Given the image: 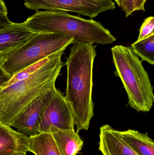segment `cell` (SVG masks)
I'll use <instances>...</instances> for the list:
<instances>
[{
    "label": "cell",
    "mask_w": 154,
    "mask_h": 155,
    "mask_svg": "<svg viewBox=\"0 0 154 155\" xmlns=\"http://www.w3.org/2000/svg\"><path fill=\"white\" fill-rule=\"evenodd\" d=\"M61 155H76L82 149L83 142L74 130H63L51 126L49 127Z\"/></svg>",
    "instance_id": "7c38bea8"
},
{
    "label": "cell",
    "mask_w": 154,
    "mask_h": 155,
    "mask_svg": "<svg viewBox=\"0 0 154 155\" xmlns=\"http://www.w3.org/2000/svg\"><path fill=\"white\" fill-rule=\"evenodd\" d=\"M115 75L125 89L127 105L137 112H148L154 102L153 87L142 61L131 47L117 45L111 49Z\"/></svg>",
    "instance_id": "277c9868"
},
{
    "label": "cell",
    "mask_w": 154,
    "mask_h": 155,
    "mask_svg": "<svg viewBox=\"0 0 154 155\" xmlns=\"http://www.w3.org/2000/svg\"><path fill=\"white\" fill-rule=\"evenodd\" d=\"M74 125L71 109L63 93L55 87L43 112L39 132L49 133V127L51 126L61 130H74Z\"/></svg>",
    "instance_id": "52a82bcc"
},
{
    "label": "cell",
    "mask_w": 154,
    "mask_h": 155,
    "mask_svg": "<svg viewBox=\"0 0 154 155\" xmlns=\"http://www.w3.org/2000/svg\"><path fill=\"white\" fill-rule=\"evenodd\" d=\"M127 18L136 11L145 12V5L147 0H114Z\"/></svg>",
    "instance_id": "2e32d148"
},
{
    "label": "cell",
    "mask_w": 154,
    "mask_h": 155,
    "mask_svg": "<svg viewBox=\"0 0 154 155\" xmlns=\"http://www.w3.org/2000/svg\"><path fill=\"white\" fill-rule=\"evenodd\" d=\"M93 44H72L66 62L67 83L65 98L71 109L78 134L80 130H88L94 115L93 65L97 52L96 45Z\"/></svg>",
    "instance_id": "6da1fadb"
},
{
    "label": "cell",
    "mask_w": 154,
    "mask_h": 155,
    "mask_svg": "<svg viewBox=\"0 0 154 155\" xmlns=\"http://www.w3.org/2000/svg\"><path fill=\"white\" fill-rule=\"evenodd\" d=\"M73 38L59 33H35L24 45L0 58L4 70L13 77L22 70L73 44Z\"/></svg>",
    "instance_id": "5b68a950"
},
{
    "label": "cell",
    "mask_w": 154,
    "mask_h": 155,
    "mask_svg": "<svg viewBox=\"0 0 154 155\" xmlns=\"http://www.w3.org/2000/svg\"><path fill=\"white\" fill-rule=\"evenodd\" d=\"M28 148L29 137L0 124V155L27 153Z\"/></svg>",
    "instance_id": "8fae6325"
},
{
    "label": "cell",
    "mask_w": 154,
    "mask_h": 155,
    "mask_svg": "<svg viewBox=\"0 0 154 155\" xmlns=\"http://www.w3.org/2000/svg\"><path fill=\"white\" fill-rule=\"evenodd\" d=\"M49 57L46 58L44 60H42V61H40L34 64L33 65H30L29 67H27L25 69L22 70L19 72L17 73L16 74L12 77L9 80V82H7L3 87H5L10 85L11 84L13 83L18 82V81L22 80V79L29 77L30 75L35 72L37 70H39L42 65H44L49 61Z\"/></svg>",
    "instance_id": "e0dca14e"
},
{
    "label": "cell",
    "mask_w": 154,
    "mask_h": 155,
    "mask_svg": "<svg viewBox=\"0 0 154 155\" xmlns=\"http://www.w3.org/2000/svg\"><path fill=\"white\" fill-rule=\"evenodd\" d=\"M24 5L28 9L36 12L43 9L71 12L90 18L116 8L113 0H25Z\"/></svg>",
    "instance_id": "8992f818"
},
{
    "label": "cell",
    "mask_w": 154,
    "mask_h": 155,
    "mask_svg": "<svg viewBox=\"0 0 154 155\" xmlns=\"http://www.w3.org/2000/svg\"><path fill=\"white\" fill-rule=\"evenodd\" d=\"M130 47L136 54L151 65L154 64V34L137 41Z\"/></svg>",
    "instance_id": "9a60e30c"
},
{
    "label": "cell",
    "mask_w": 154,
    "mask_h": 155,
    "mask_svg": "<svg viewBox=\"0 0 154 155\" xmlns=\"http://www.w3.org/2000/svg\"><path fill=\"white\" fill-rule=\"evenodd\" d=\"M99 148L103 155H139L124 141L121 131L108 124L100 128Z\"/></svg>",
    "instance_id": "30bf717a"
},
{
    "label": "cell",
    "mask_w": 154,
    "mask_h": 155,
    "mask_svg": "<svg viewBox=\"0 0 154 155\" xmlns=\"http://www.w3.org/2000/svg\"><path fill=\"white\" fill-rule=\"evenodd\" d=\"M154 17L149 16L145 19L141 28L137 41L143 40L154 34Z\"/></svg>",
    "instance_id": "ac0fdd59"
},
{
    "label": "cell",
    "mask_w": 154,
    "mask_h": 155,
    "mask_svg": "<svg viewBox=\"0 0 154 155\" xmlns=\"http://www.w3.org/2000/svg\"><path fill=\"white\" fill-rule=\"evenodd\" d=\"M24 23L35 33H59L72 36L73 44L92 43L105 45L116 41L110 31L99 22L68 12L38 11Z\"/></svg>",
    "instance_id": "3957f363"
},
{
    "label": "cell",
    "mask_w": 154,
    "mask_h": 155,
    "mask_svg": "<svg viewBox=\"0 0 154 155\" xmlns=\"http://www.w3.org/2000/svg\"><path fill=\"white\" fill-rule=\"evenodd\" d=\"M55 87L33 101L15 119L11 127H14L17 132L28 137L39 134V126L42 115Z\"/></svg>",
    "instance_id": "ba28073f"
},
{
    "label": "cell",
    "mask_w": 154,
    "mask_h": 155,
    "mask_svg": "<svg viewBox=\"0 0 154 155\" xmlns=\"http://www.w3.org/2000/svg\"><path fill=\"white\" fill-rule=\"evenodd\" d=\"M124 141L139 155H154V142L145 134L128 129L121 132Z\"/></svg>",
    "instance_id": "4fadbf2b"
},
{
    "label": "cell",
    "mask_w": 154,
    "mask_h": 155,
    "mask_svg": "<svg viewBox=\"0 0 154 155\" xmlns=\"http://www.w3.org/2000/svg\"><path fill=\"white\" fill-rule=\"evenodd\" d=\"M35 33L24 22L12 24L0 31V58L26 43Z\"/></svg>",
    "instance_id": "9c48e42d"
},
{
    "label": "cell",
    "mask_w": 154,
    "mask_h": 155,
    "mask_svg": "<svg viewBox=\"0 0 154 155\" xmlns=\"http://www.w3.org/2000/svg\"><path fill=\"white\" fill-rule=\"evenodd\" d=\"M11 76L5 72L0 64V90L4 86L9 82L11 78Z\"/></svg>",
    "instance_id": "d6986e66"
},
{
    "label": "cell",
    "mask_w": 154,
    "mask_h": 155,
    "mask_svg": "<svg viewBox=\"0 0 154 155\" xmlns=\"http://www.w3.org/2000/svg\"><path fill=\"white\" fill-rule=\"evenodd\" d=\"M28 152L35 155H61L50 133H40L29 137Z\"/></svg>",
    "instance_id": "5bb4252c"
},
{
    "label": "cell",
    "mask_w": 154,
    "mask_h": 155,
    "mask_svg": "<svg viewBox=\"0 0 154 155\" xmlns=\"http://www.w3.org/2000/svg\"><path fill=\"white\" fill-rule=\"evenodd\" d=\"M0 13L7 15V8L3 0H0Z\"/></svg>",
    "instance_id": "44dd1931"
},
{
    "label": "cell",
    "mask_w": 154,
    "mask_h": 155,
    "mask_svg": "<svg viewBox=\"0 0 154 155\" xmlns=\"http://www.w3.org/2000/svg\"><path fill=\"white\" fill-rule=\"evenodd\" d=\"M9 155H27V153H15Z\"/></svg>",
    "instance_id": "7402d4cb"
},
{
    "label": "cell",
    "mask_w": 154,
    "mask_h": 155,
    "mask_svg": "<svg viewBox=\"0 0 154 155\" xmlns=\"http://www.w3.org/2000/svg\"><path fill=\"white\" fill-rule=\"evenodd\" d=\"M63 52L50 56L49 61L34 73L0 90V124L11 127L33 101L55 86L63 66Z\"/></svg>",
    "instance_id": "7a4b0ae2"
},
{
    "label": "cell",
    "mask_w": 154,
    "mask_h": 155,
    "mask_svg": "<svg viewBox=\"0 0 154 155\" xmlns=\"http://www.w3.org/2000/svg\"><path fill=\"white\" fill-rule=\"evenodd\" d=\"M12 23L9 20L7 15L0 13V31Z\"/></svg>",
    "instance_id": "ffe728a7"
}]
</instances>
